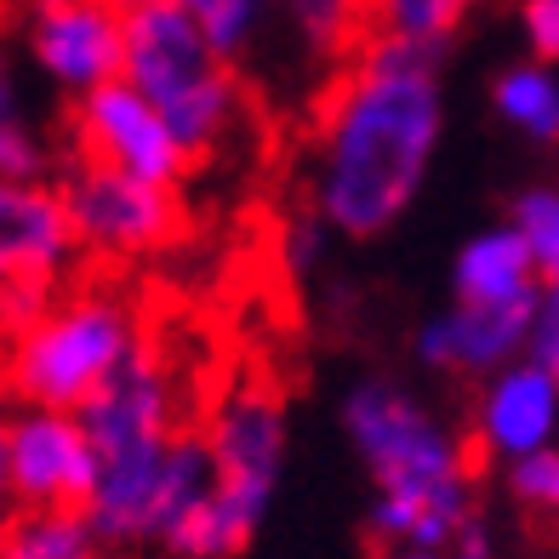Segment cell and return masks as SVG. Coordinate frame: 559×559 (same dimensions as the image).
Listing matches in <instances>:
<instances>
[{
    "mask_svg": "<svg viewBox=\"0 0 559 559\" xmlns=\"http://www.w3.org/2000/svg\"><path fill=\"white\" fill-rule=\"evenodd\" d=\"M297 23H302V35H309V40L332 46V40L348 29V0H302Z\"/></svg>",
    "mask_w": 559,
    "mask_h": 559,
    "instance_id": "obj_25",
    "label": "cell"
},
{
    "mask_svg": "<svg viewBox=\"0 0 559 559\" xmlns=\"http://www.w3.org/2000/svg\"><path fill=\"white\" fill-rule=\"evenodd\" d=\"M343 428L377 486V497H371L377 543L445 554L474 525L468 520L474 479H468L463 440L412 389L389 383V377L354 383L343 394Z\"/></svg>",
    "mask_w": 559,
    "mask_h": 559,
    "instance_id": "obj_2",
    "label": "cell"
},
{
    "mask_svg": "<svg viewBox=\"0 0 559 559\" xmlns=\"http://www.w3.org/2000/svg\"><path fill=\"white\" fill-rule=\"evenodd\" d=\"M383 559H451V554H435V548H405V543H400V548H389Z\"/></svg>",
    "mask_w": 559,
    "mask_h": 559,
    "instance_id": "obj_28",
    "label": "cell"
},
{
    "mask_svg": "<svg viewBox=\"0 0 559 559\" xmlns=\"http://www.w3.org/2000/svg\"><path fill=\"white\" fill-rule=\"evenodd\" d=\"M451 292L456 302H479V309H531L543 292V274L531 246L520 240V228L497 223L463 240V251L451 263Z\"/></svg>",
    "mask_w": 559,
    "mask_h": 559,
    "instance_id": "obj_14",
    "label": "cell"
},
{
    "mask_svg": "<svg viewBox=\"0 0 559 559\" xmlns=\"http://www.w3.org/2000/svg\"><path fill=\"white\" fill-rule=\"evenodd\" d=\"M0 486L23 514H52V508L86 514L97 491V445L81 412L17 405L0 428Z\"/></svg>",
    "mask_w": 559,
    "mask_h": 559,
    "instance_id": "obj_6",
    "label": "cell"
},
{
    "mask_svg": "<svg viewBox=\"0 0 559 559\" xmlns=\"http://www.w3.org/2000/svg\"><path fill=\"white\" fill-rule=\"evenodd\" d=\"M81 423L97 451L138 445V440H166L177 435V405H171V377L148 348H138L104 389L81 405Z\"/></svg>",
    "mask_w": 559,
    "mask_h": 559,
    "instance_id": "obj_13",
    "label": "cell"
},
{
    "mask_svg": "<svg viewBox=\"0 0 559 559\" xmlns=\"http://www.w3.org/2000/svg\"><path fill=\"white\" fill-rule=\"evenodd\" d=\"M531 348V309H479V302H451L417 332V360L428 371H474L497 377L502 366Z\"/></svg>",
    "mask_w": 559,
    "mask_h": 559,
    "instance_id": "obj_11",
    "label": "cell"
},
{
    "mask_svg": "<svg viewBox=\"0 0 559 559\" xmlns=\"http://www.w3.org/2000/svg\"><path fill=\"white\" fill-rule=\"evenodd\" d=\"M0 559H104V537L74 508L17 514L7 525V537H0Z\"/></svg>",
    "mask_w": 559,
    "mask_h": 559,
    "instance_id": "obj_16",
    "label": "cell"
},
{
    "mask_svg": "<svg viewBox=\"0 0 559 559\" xmlns=\"http://www.w3.org/2000/svg\"><path fill=\"white\" fill-rule=\"evenodd\" d=\"M314 258H320V223H297L292 235H286V263L309 269Z\"/></svg>",
    "mask_w": 559,
    "mask_h": 559,
    "instance_id": "obj_26",
    "label": "cell"
},
{
    "mask_svg": "<svg viewBox=\"0 0 559 559\" xmlns=\"http://www.w3.org/2000/svg\"><path fill=\"white\" fill-rule=\"evenodd\" d=\"M23 40L35 69L74 104L126 81V7L115 0H29Z\"/></svg>",
    "mask_w": 559,
    "mask_h": 559,
    "instance_id": "obj_8",
    "label": "cell"
},
{
    "mask_svg": "<svg viewBox=\"0 0 559 559\" xmlns=\"http://www.w3.org/2000/svg\"><path fill=\"white\" fill-rule=\"evenodd\" d=\"M451 559H491V537H486L479 525H468L463 537L451 543Z\"/></svg>",
    "mask_w": 559,
    "mask_h": 559,
    "instance_id": "obj_27",
    "label": "cell"
},
{
    "mask_svg": "<svg viewBox=\"0 0 559 559\" xmlns=\"http://www.w3.org/2000/svg\"><path fill=\"white\" fill-rule=\"evenodd\" d=\"M0 171H7V183H35L40 171V143L17 115L0 120Z\"/></svg>",
    "mask_w": 559,
    "mask_h": 559,
    "instance_id": "obj_22",
    "label": "cell"
},
{
    "mask_svg": "<svg viewBox=\"0 0 559 559\" xmlns=\"http://www.w3.org/2000/svg\"><path fill=\"white\" fill-rule=\"evenodd\" d=\"M520 35L531 58L559 63V0H520Z\"/></svg>",
    "mask_w": 559,
    "mask_h": 559,
    "instance_id": "obj_23",
    "label": "cell"
},
{
    "mask_svg": "<svg viewBox=\"0 0 559 559\" xmlns=\"http://www.w3.org/2000/svg\"><path fill=\"white\" fill-rule=\"evenodd\" d=\"M74 132H81L86 160L148 177V183H166V189L194 160L183 148V138L171 132V120L148 104L132 81H109L92 97H81V104H74Z\"/></svg>",
    "mask_w": 559,
    "mask_h": 559,
    "instance_id": "obj_9",
    "label": "cell"
},
{
    "mask_svg": "<svg viewBox=\"0 0 559 559\" xmlns=\"http://www.w3.org/2000/svg\"><path fill=\"white\" fill-rule=\"evenodd\" d=\"M0 309H7V332H29L35 320H46V314L58 309L52 280H7V297H0Z\"/></svg>",
    "mask_w": 559,
    "mask_h": 559,
    "instance_id": "obj_21",
    "label": "cell"
},
{
    "mask_svg": "<svg viewBox=\"0 0 559 559\" xmlns=\"http://www.w3.org/2000/svg\"><path fill=\"white\" fill-rule=\"evenodd\" d=\"M138 354V332L126 302L115 297H63L29 332H12L7 348V389L17 405L46 412H81L109 377Z\"/></svg>",
    "mask_w": 559,
    "mask_h": 559,
    "instance_id": "obj_4",
    "label": "cell"
},
{
    "mask_svg": "<svg viewBox=\"0 0 559 559\" xmlns=\"http://www.w3.org/2000/svg\"><path fill=\"white\" fill-rule=\"evenodd\" d=\"M445 132L440 46L383 35L325 115L314 212L348 240H377L412 212Z\"/></svg>",
    "mask_w": 559,
    "mask_h": 559,
    "instance_id": "obj_1",
    "label": "cell"
},
{
    "mask_svg": "<svg viewBox=\"0 0 559 559\" xmlns=\"http://www.w3.org/2000/svg\"><path fill=\"white\" fill-rule=\"evenodd\" d=\"M508 486L525 508H543V514H559V445L543 456H525V463H508Z\"/></svg>",
    "mask_w": 559,
    "mask_h": 559,
    "instance_id": "obj_20",
    "label": "cell"
},
{
    "mask_svg": "<svg viewBox=\"0 0 559 559\" xmlns=\"http://www.w3.org/2000/svg\"><path fill=\"white\" fill-rule=\"evenodd\" d=\"M491 109L508 132L554 148L559 143V63H543V58L508 63L491 81Z\"/></svg>",
    "mask_w": 559,
    "mask_h": 559,
    "instance_id": "obj_15",
    "label": "cell"
},
{
    "mask_svg": "<svg viewBox=\"0 0 559 559\" xmlns=\"http://www.w3.org/2000/svg\"><path fill=\"white\" fill-rule=\"evenodd\" d=\"M206 440L217 456V491L177 543V559H235L263 531L280 468H286V412L269 394L240 389L223 400Z\"/></svg>",
    "mask_w": 559,
    "mask_h": 559,
    "instance_id": "obj_5",
    "label": "cell"
},
{
    "mask_svg": "<svg viewBox=\"0 0 559 559\" xmlns=\"http://www.w3.org/2000/svg\"><path fill=\"white\" fill-rule=\"evenodd\" d=\"M200 17V29L217 40L223 58H240L251 40L263 29V0H177Z\"/></svg>",
    "mask_w": 559,
    "mask_h": 559,
    "instance_id": "obj_19",
    "label": "cell"
},
{
    "mask_svg": "<svg viewBox=\"0 0 559 559\" xmlns=\"http://www.w3.org/2000/svg\"><path fill=\"white\" fill-rule=\"evenodd\" d=\"M126 81L155 104L189 155H206L240 115V92L217 40L177 0L126 7Z\"/></svg>",
    "mask_w": 559,
    "mask_h": 559,
    "instance_id": "obj_3",
    "label": "cell"
},
{
    "mask_svg": "<svg viewBox=\"0 0 559 559\" xmlns=\"http://www.w3.org/2000/svg\"><path fill=\"white\" fill-rule=\"evenodd\" d=\"M468 0H371V17L383 23V35L394 40H417V46H440Z\"/></svg>",
    "mask_w": 559,
    "mask_h": 559,
    "instance_id": "obj_17",
    "label": "cell"
},
{
    "mask_svg": "<svg viewBox=\"0 0 559 559\" xmlns=\"http://www.w3.org/2000/svg\"><path fill=\"white\" fill-rule=\"evenodd\" d=\"M508 223H514L520 240L531 246L537 274L559 286V189H525V194H514Z\"/></svg>",
    "mask_w": 559,
    "mask_h": 559,
    "instance_id": "obj_18",
    "label": "cell"
},
{
    "mask_svg": "<svg viewBox=\"0 0 559 559\" xmlns=\"http://www.w3.org/2000/svg\"><path fill=\"white\" fill-rule=\"evenodd\" d=\"M74 246H81V228L69 217L63 189L46 183L0 189V269H7V280H58Z\"/></svg>",
    "mask_w": 559,
    "mask_h": 559,
    "instance_id": "obj_12",
    "label": "cell"
},
{
    "mask_svg": "<svg viewBox=\"0 0 559 559\" xmlns=\"http://www.w3.org/2000/svg\"><path fill=\"white\" fill-rule=\"evenodd\" d=\"M554 348H559V286L554 280H543V292H537V302H531V360H554Z\"/></svg>",
    "mask_w": 559,
    "mask_h": 559,
    "instance_id": "obj_24",
    "label": "cell"
},
{
    "mask_svg": "<svg viewBox=\"0 0 559 559\" xmlns=\"http://www.w3.org/2000/svg\"><path fill=\"white\" fill-rule=\"evenodd\" d=\"M474 435L502 463H525L559 445V377L543 360H514L486 377L474 405Z\"/></svg>",
    "mask_w": 559,
    "mask_h": 559,
    "instance_id": "obj_10",
    "label": "cell"
},
{
    "mask_svg": "<svg viewBox=\"0 0 559 559\" xmlns=\"http://www.w3.org/2000/svg\"><path fill=\"white\" fill-rule=\"evenodd\" d=\"M292 7H302V0H292Z\"/></svg>",
    "mask_w": 559,
    "mask_h": 559,
    "instance_id": "obj_31",
    "label": "cell"
},
{
    "mask_svg": "<svg viewBox=\"0 0 559 559\" xmlns=\"http://www.w3.org/2000/svg\"><path fill=\"white\" fill-rule=\"evenodd\" d=\"M115 7H138V0H115Z\"/></svg>",
    "mask_w": 559,
    "mask_h": 559,
    "instance_id": "obj_30",
    "label": "cell"
},
{
    "mask_svg": "<svg viewBox=\"0 0 559 559\" xmlns=\"http://www.w3.org/2000/svg\"><path fill=\"white\" fill-rule=\"evenodd\" d=\"M548 366H554V377H559V348H554V360H548Z\"/></svg>",
    "mask_w": 559,
    "mask_h": 559,
    "instance_id": "obj_29",
    "label": "cell"
},
{
    "mask_svg": "<svg viewBox=\"0 0 559 559\" xmlns=\"http://www.w3.org/2000/svg\"><path fill=\"white\" fill-rule=\"evenodd\" d=\"M63 200L74 228H81V246L97 251V258H143V251L171 246L177 228H183L177 194L166 183H148V177L97 166V160H86L69 177Z\"/></svg>",
    "mask_w": 559,
    "mask_h": 559,
    "instance_id": "obj_7",
    "label": "cell"
}]
</instances>
